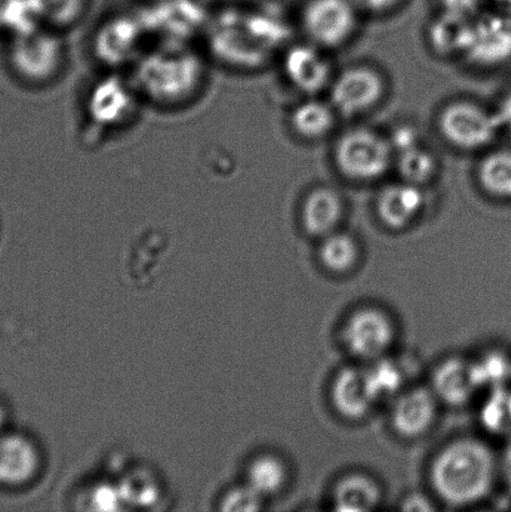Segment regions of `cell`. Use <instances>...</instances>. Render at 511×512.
I'll list each match as a JSON object with an SVG mask.
<instances>
[{"label": "cell", "instance_id": "cell-15", "mask_svg": "<svg viewBox=\"0 0 511 512\" xmlns=\"http://www.w3.org/2000/svg\"><path fill=\"white\" fill-rule=\"evenodd\" d=\"M285 75L300 92L315 94L327 87L330 65L323 54L310 45H297L284 59Z\"/></svg>", "mask_w": 511, "mask_h": 512}, {"label": "cell", "instance_id": "cell-16", "mask_svg": "<svg viewBox=\"0 0 511 512\" xmlns=\"http://www.w3.org/2000/svg\"><path fill=\"white\" fill-rule=\"evenodd\" d=\"M332 400L339 414L352 420L364 418L377 404L370 394L365 370L359 368L340 371L332 386Z\"/></svg>", "mask_w": 511, "mask_h": 512}, {"label": "cell", "instance_id": "cell-12", "mask_svg": "<svg viewBox=\"0 0 511 512\" xmlns=\"http://www.w3.org/2000/svg\"><path fill=\"white\" fill-rule=\"evenodd\" d=\"M42 459L38 446L22 434H0V484L23 486L38 475Z\"/></svg>", "mask_w": 511, "mask_h": 512}, {"label": "cell", "instance_id": "cell-1", "mask_svg": "<svg viewBox=\"0 0 511 512\" xmlns=\"http://www.w3.org/2000/svg\"><path fill=\"white\" fill-rule=\"evenodd\" d=\"M209 64V55L194 43L150 42L128 74L144 104L179 112L202 98Z\"/></svg>", "mask_w": 511, "mask_h": 512}, {"label": "cell", "instance_id": "cell-2", "mask_svg": "<svg viewBox=\"0 0 511 512\" xmlns=\"http://www.w3.org/2000/svg\"><path fill=\"white\" fill-rule=\"evenodd\" d=\"M497 460L483 441L460 439L434 459L430 479L435 493L449 505L478 503L493 489Z\"/></svg>", "mask_w": 511, "mask_h": 512}, {"label": "cell", "instance_id": "cell-11", "mask_svg": "<svg viewBox=\"0 0 511 512\" xmlns=\"http://www.w3.org/2000/svg\"><path fill=\"white\" fill-rule=\"evenodd\" d=\"M464 55L485 67L507 63L511 59V18L492 14L473 19Z\"/></svg>", "mask_w": 511, "mask_h": 512}, {"label": "cell", "instance_id": "cell-9", "mask_svg": "<svg viewBox=\"0 0 511 512\" xmlns=\"http://www.w3.org/2000/svg\"><path fill=\"white\" fill-rule=\"evenodd\" d=\"M394 335L393 321L377 308L355 311L343 330L350 353L364 360L382 358L392 345Z\"/></svg>", "mask_w": 511, "mask_h": 512}, {"label": "cell", "instance_id": "cell-35", "mask_svg": "<svg viewBox=\"0 0 511 512\" xmlns=\"http://www.w3.org/2000/svg\"><path fill=\"white\" fill-rule=\"evenodd\" d=\"M502 471L504 475L505 481L509 485L511 489V443L508 445V448L505 449L503 460H502Z\"/></svg>", "mask_w": 511, "mask_h": 512}, {"label": "cell", "instance_id": "cell-32", "mask_svg": "<svg viewBox=\"0 0 511 512\" xmlns=\"http://www.w3.org/2000/svg\"><path fill=\"white\" fill-rule=\"evenodd\" d=\"M353 2L358 8L368 10V12L382 13L395 7L400 0H353Z\"/></svg>", "mask_w": 511, "mask_h": 512}, {"label": "cell", "instance_id": "cell-31", "mask_svg": "<svg viewBox=\"0 0 511 512\" xmlns=\"http://www.w3.org/2000/svg\"><path fill=\"white\" fill-rule=\"evenodd\" d=\"M443 12L472 19L478 12L480 0H440Z\"/></svg>", "mask_w": 511, "mask_h": 512}, {"label": "cell", "instance_id": "cell-18", "mask_svg": "<svg viewBox=\"0 0 511 512\" xmlns=\"http://www.w3.org/2000/svg\"><path fill=\"white\" fill-rule=\"evenodd\" d=\"M343 215V202L330 188H318L308 194L302 209L305 230L314 237H328L334 233Z\"/></svg>", "mask_w": 511, "mask_h": 512}, {"label": "cell", "instance_id": "cell-21", "mask_svg": "<svg viewBox=\"0 0 511 512\" xmlns=\"http://www.w3.org/2000/svg\"><path fill=\"white\" fill-rule=\"evenodd\" d=\"M288 479L284 461L273 454H262L252 460L248 468L247 485L263 499L278 494Z\"/></svg>", "mask_w": 511, "mask_h": 512}, {"label": "cell", "instance_id": "cell-14", "mask_svg": "<svg viewBox=\"0 0 511 512\" xmlns=\"http://www.w3.org/2000/svg\"><path fill=\"white\" fill-rule=\"evenodd\" d=\"M424 207V194L419 185L405 182L388 185L380 192L377 212L390 229H404L419 217Z\"/></svg>", "mask_w": 511, "mask_h": 512}, {"label": "cell", "instance_id": "cell-25", "mask_svg": "<svg viewBox=\"0 0 511 512\" xmlns=\"http://www.w3.org/2000/svg\"><path fill=\"white\" fill-rule=\"evenodd\" d=\"M43 23L59 32H68L82 23L88 12L89 0H34Z\"/></svg>", "mask_w": 511, "mask_h": 512}, {"label": "cell", "instance_id": "cell-38", "mask_svg": "<svg viewBox=\"0 0 511 512\" xmlns=\"http://www.w3.org/2000/svg\"><path fill=\"white\" fill-rule=\"evenodd\" d=\"M497 2L502 3V4L511 5V0H497Z\"/></svg>", "mask_w": 511, "mask_h": 512}, {"label": "cell", "instance_id": "cell-5", "mask_svg": "<svg viewBox=\"0 0 511 512\" xmlns=\"http://www.w3.org/2000/svg\"><path fill=\"white\" fill-rule=\"evenodd\" d=\"M150 44L138 13L115 14L98 24L92 38V52L107 72H125Z\"/></svg>", "mask_w": 511, "mask_h": 512}, {"label": "cell", "instance_id": "cell-28", "mask_svg": "<svg viewBox=\"0 0 511 512\" xmlns=\"http://www.w3.org/2000/svg\"><path fill=\"white\" fill-rule=\"evenodd\" d=\"M480 421L492 434L511 433V389L507 385L490 390L480 410Z\"/></svg>", "mask_w": 511, "mask_h": 512}, {"label": "cell", "instance_id": "cell-29", "mask_svg": "<svg viewBox=\"0 0 511 512\" xmlns=\"http://www.w3.org/2000/svg\"><path fill=\"white\" fill-rule=\"evenodd\" d=\"M395 154H398V168L405 182L420 185L433 177L437 163L433 154L419 143Z\"/></svg>", "mask_w": 511, "mask_h": 512}, {"label": "cell", "instance_id": "cell-20", "mask_svg": "<svg viewBox=\"0 0 511 512\" xmlns=\"http://www.w3.org/2000/svg\"><path fill=\"white\" fill-rule=\"evenodd\" d=\"M473 19L442 13L430 27V43L440 54H464Z\"/></svg>", "mask_w": 511, "mask_h": 512}, {"label": "cell", "instance_id": "cell-8", "mask_svg": "<svg viewBox=\"0 0 511 512\" xmlns=\"http://www.w3.org/2000/svg\"><path fill=\"white\" fill-rule=\"evenodd\" d=\"M357 9L353 0H310L304 9V28L315 43L335 47L353 34Z\"/></svg>", "mask_w": 511, "mask_h": 512}, {"label": "cell", "instance_id": "cell-4", "mask_svg": "<svg viewBox=\"0 0 511 512\" xmlns=\"http://www.w3.org/2000/svg\"><path fill=\"white\" fill-rule=\"evenodd\" d=\"M129 74L107 72L90 85L85 95V115L93 127L115 132L129 127L143 105Z\"/></svg>", "mask_w": 511, "mask_h": 512}, {"label": "cell", "instance_id": "cell-34", "mask_svg": "<svg viewBox=\"0 0 511 512\" xmlns=\"http://www.w3.org/2000/svg\"><path fill=\"white\" fill-rule=\"evenodd\" d=\"M495 114H497L502 128L511 129V92L500 103L499 109Z\"/></svg>", "mask_w": 511, "mask_h": 512}, {"label": "cell", "instance_id": "cell-33", "mask_svg": "<svg viewBox=\"0 0 511 512\" xmlns=\"http://www.w3.org/2000/svg\"><path fill=\"white\" fill-rule=\"evenodd\" d=\"M432 501H429L423 495H412L404 501L403 510L409 511H432L434 510Z\"/></svg>", "mask_w": 511, "mask_h": 512}, {"label": "cell", "instance_id": "cell-26", "mask_svg": "<svg viewBox=\"0 0 511 512\" xmlns=\"http://www.w3.org/2000/svg\"><path fill=\"white\" fill-rule=\"evenodd\" d=\"M358 258V243L345 233L329 234L320 247V260L333 273H347L357 264Z\"/></svg>", "mask_w": 511, "mask_h": 512}, {"label": "cell", "instance_id": "cell-13", "mask_svg": "<svg viewBox=\"0 0 511 512\" xmlns=\"http://www.w3.org/2000/svg\"><path fill=\"white\" fill-rule=\"evenodd\" d=\"M437 413L438 398L434 391L415 388L395 398L392 423L398 434L405 438H417L432 428Z\"/></svg>", "mask_w": 511, "mask_h": 512}, {"label": "cell", "instance_id": "cell-3", "mask_svg": "<svg viewBox=\"0 0 511 512\" xmlns=\"http://www.w3.org/2000/svg\"><path fill=\"white\" fill-rule=\"evenodd\" d=\"M8 63L15 77L28 87H52L68 68L69 50L64 33L40 25L10 35Z\"/></svg>", "mask_w": 511, "mask_h": 512}, {"label": "cell", "instance_id": "cell-7", "mask_svg": "<svg viewBox=\"0 0 511 512\" xmlns=\"http://www.w3.org/2000/svg\"><path fill=\"white\" fill-rule=\"evenodd\" d=\"M439 128L443 137L455 147L477 150L492 143L502 125L497 114L488 112L478 104L460 100L443 109Z\"/></svg>", "mask_w": 511, "mask_h": 512}, {"label": "cell", "instance_id": "cell-17", "mask_svg": "<svg viewBox=\"0 0 511 512\" xmlns=\"http://www.w3.org/2000/svg\"><path fill=\"white\" fill-rule=\"evenodd\" d=\"M477 390L470 361L450 358L434 371L433 391L444 403L463 405L473 398Z\"/></svg>", "mask_w": 511, "mask_h": 512}, {"label": "cell", "instance_id": "cell-6", "mask_svg": "<svg viewBox=\"0 0 511 512\" xmlns=\"http://www.w3.org/2000/svg\"><path fill=\"white\" fill-rule=\"evenodd\" d=\"M393 154L388 139L364 128L349 130L335 148V160L342 173L362 182L383 177L392 164Z\"/></svg>", "mask_w": 511, "mask_h": 512}, {"label": "cell", "instance_id": "cell-27", "mask_svg": "<svg viewBox=\"0 0 511 512\" xmlns=\"http://www.w3.org/2000/svg\"><path fill=\"white\" fill-rule=\"evenodd\" d=\"M475 385L479 389H497L507 385L511 376V360L502 351L493 350L470 363Z\"/></svg>", "mask_w": 511, "mask_h": 512}, {"label": "cell", "instance_id": "cell-36", "mask_svg": "<svg viewBox=\"0 0 511 512\" xmlns=\"http://www.w3.org/2000/svg\"><path fill=\"white\" fill-rule=\"evenodd\" d=\"M5 421H7V410H5L3 404H0V433H2Z\"/></svg>", "mask_w": 511, "mask_h": 512}, {"label": "cell", "instance_id": "cell-30", "mask_svg": "<svg viewBox=\"0 0 511 512\" xmlns=\"http://www.w3.org/2000/svg\"><path fill=\"white\" fill-rule=\"evenodd\" d=\"M263 498L247 484L242 488L230 490L224 496L222 509L228 511H255L262 506Z\"/></svg>", "mask_w": 511, "mask_h": 512}, {"label": "cell", "instance_id": "cell-37", "mask_svg": "<svg viewBox=\"0 0 511 512\" xmlns=\"http://www.w3.org/2000/svg\"><path fill=\"white\" fill-rule=\"evenodd\" d=\"M10 0H0V25H2V20L4 18L5 12L9 7Z\"/></svg>", "mask_w": 511, "mask_h": 512}, {"label": "cell", "instance_id": "cell-19", "mask_svg": "<svg viewBox=\"0 0 511 512\" xmlns=\"http://www.w3.org/2000/svg\"><path fill=\"white\" fill-rule=\"evenodd\" d=\"M382 491L377 481L363 474H350L335 485L334 509L342 512L370 511L377 508Z\"/></svg>", "mask_w": 511, "mask_h": 512}, {"label": "cell", "instance_id": "cell-23", "mask_svg": "<svg viewBox=\"0 0 511 512\" xmlns=\"http://www.w3.org/2000/svg\"><path fill=\"white\" fill-rule=\"evenodd\" d=\"M292 125L295 132L304 138H322L334 127L333 109L320 100H307L294 109Z\"/></svg>", "mask_w": 511, "mask_h": 512}, {"label": "cell", "instance_id": "cell-24", "mask_svg": "<svg viewBox=\"0 0 511 512\" xmlns=\"http://www.w3.org/2000/svg\"><path fill=\"white\" fill-rule=\"evenodd\" d=\"M479 182L487 193L497 198H511V150H495L482 160Z\"/></svg>", "mask_w": 511, "mask_h": 512}, {"label": "cell", "instance_id": "cell-10", "mask_svg": "<svg viewBox=\"0 0 511 512\" xmlns=\"http://www.w3.org/2000/svg\"><path fill=\"white\" fill-rule=\"evenodd\" d=\"M384 82L377 70L354 67L344 70L332 85V104L339 113L353 117L367 112L382 99Z\"/></svg>", "mask_w": 511, "mask_h": 512}, {"label": "cell", "instance_id": "cell-22", "mask_svg": "<svg viewBox=\"0 0 511 512\" xmlns=\"http://www.w3.org/2000/svg\"><path fill=\"white\" fill-rule=\"evenodd\" d=\"M365 370V378L375 403L388 400L402 393L405 383V370L400 361L390 358L372 360Z\"/></svg>", "mask_w": 511, "mask_h": 512}]
</instances>
